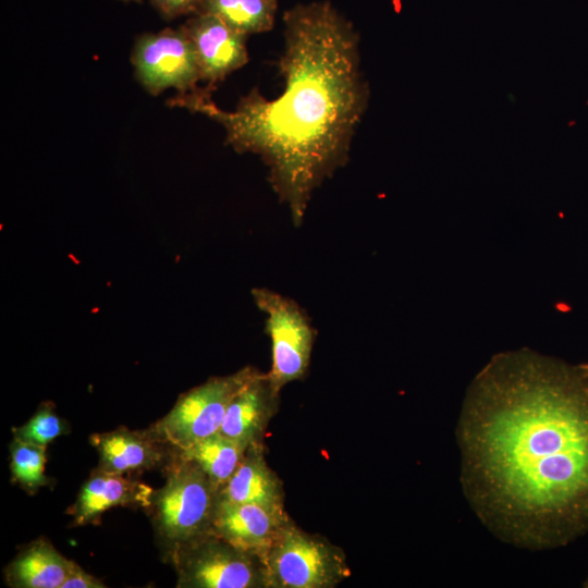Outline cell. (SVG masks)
<instances>
[{
	"mask_svg": "<svg viewBox=\"0 0 588 588\" xmlns=\"http://www.w3.org/2000/svg\"><path fill=\"white\" fill-rule=\"evenodd\" d=\"M461 482L503 541L556 546L588 525V371L527 348L494 355L456 428Z\"/></svg>",
	"mask_w": 588,
	"mask_h": 588,
	"instance_id": "cell-1",
	"label": "cell"
},
{
	"mask_svg": "<svg viewBox=\"0 0 588 588\" xmlns=\"http://www.w3.org/2000/svg\"><path fill=\"white\" fill-rule=\"evenodd\" d=\"M283 22L279 69L285 85L278 97L266 99L252 89L225 111L213 102L212 89L197 87L169 105L212 119L235 151L258 155L273 191L299 225L314 191L345 166L368 88L359 68L358 34L331 2L296 4Z\"/></svg>",
	"mask_w": 588,
	"mask_h": 588,
	"instance_id": "cell-2",
	"label": "cell"
},
{
	"mask_svg": "<svg viewBox=\"0 0 588 588\" xmlns=\"http://www.w3.org/2000/svg\"><path fill=\"white\" fill-rule=\"evenodd\" d=\"M166 482L146 509L167 559L183 543L212 531L220 489L193 462L174 454Z\"/></svg>",
	"mask_w": 588,
	"mask_h": 588,
	"instance_id": "cell-3",
	"label": "cell"
},
{
	"mask_svg": "<svg viewBox=\"0 0 588 588\" xmlns=\"http://www.w3.org/2000/svg\"><path fill=\"white\" fill-rule=\"evenodd\" d=\"M267 588H333L351 575L345 552L289 516L261 559Z\"/></svg>",
	"mask_w": 588,
	"mask_h": 588,
	"instance_id": "cell-4",
	"label": "cell"
},
{
	"mask_svg": "<svg viewBox=\"0 0 588 588\" xmlns=\"http://www.w3.org/2000/svg\"><path fill=\"white\" fill-rule=\"evenodd\" d=\"M168 560L179 588H267L261 559L212 531L183 543Z\"/></svg>",
	"mask_w": 588,
	"mask_h": 588,
	"instance_id": "cell-5",
	"label": "cell"
},
{
	"mask_svg": "<svg viewBox=\"0 0 588 588\" xmlns=\"http://www.w3.org/2000/svg\"><path fill=\"white\" fill-rule=\"evenodd\" d=\"M255 371L246 366L232 375L208 379L183 393L172 409L151 427L177 451L219 432L232 397Z\"/></svg>",
	"mask_w": 588,
	"mask_h": 588,
	"instance_id": "cell-6",
	"label": "cell"
},
{
	"mask_svg": "<svg viewBox=\"0 0 588 588\" xmlns=\"http://www.w3.org/2000/svg\"><path fill=\"white\" fill-rule=\"evenodd\" d=\"M252 295L266 314V333L271 340V368L267 375L280 392L307 373L316 331L293 299L266 287L253 289Z\"/></svg>",
	"mask_w": 588,
	"mask_h": 588,
	"instance_id": "cell-7",
	"label": "cell"
},
{
	"mask_svg": "<svg viewBox=\"0 0 588 588\" xmlns=\"http://www.w3.org/2000/svg\"><path fill=\"white\" fill-rule=\"evenodd\" d=\"M132 63L142 86L151 95L167 88L184 94L201 81L198 59L182 27L140 35L134 45Z\"/></svg>",
	"mask_w": 588,
	"mask_h": 588,
	"instance_id": "cell-8",
	"label": "cell"
},
{
	"mask_svg": "<svg viewBox=\"0 0 588 588\" xmlns=\"http://www.w3.org/2000/svg\"><path fill=\"white\" fill-rule=\"evenodd\" d=\"M195 49L201 81L213 87L248 62L247 36L228 26L219 17L194 14L181 26Z\"/></svg>",
	"mask_w": 588,
	"mask_h": 588,
	"instance_id": "cell-9",
	"label": "cell"
},
{
	"mask_svg": "<svg viewBox=\"0 0 588 588\" xmlns=\"http://www.w3.org/2000/svg\"><path fill=\"white\" fill-rule=\"evenodd\" d=\"M89 440L99 455L96 469L109 474L128 475L164 468L174 454L152 427L145 430L119 427L94 433Z\"/></svg>",
	"mask_w": 588,
	"mask_h": 588,
	"instance_id": "cell-10",
	"label": "cell"
},
{
	"mask_svg": "<svg viewBox=\"0 0 588 588\" xmlns=\"http://www.w3.org/2000/svg\"><path fill=\"white\" fill-rule=\"evenodd\" d=\"M279 394L268 375L256 369L232 397L219 433L247 448L262 443L278 411Z\"/></svg>",
	"mask_w": 588,
	"mask_h": 588,
	"instance_id": "cell-11",
	"label": "cell"
},
{
	"mask_svg": "<svg viewBox=\"0 0 588 588\" xmlns=\"http://www.w3.org/2000/svg\"><path fill=\"white\" fill-rule=\"evenodd\" d=\"M287 518V514H275L256 504L219 498L212 532L235 548L262 559Z\"/></svg>",
	"mask_w": 588,
	"mask_h": 588,
	"instance_id": "cell-12",
	"label": "cell"
},
{
	"mask_svg": "<svg viewBox=\"0 0 588 588\" xmlns=\"http://www.w3.org/2000/svg\"><path fill=\"white\" fill-rule=\"evenodd\" d=\"M154 490L126 475L109 474L95 468L68 512L73 517V526L95 524L106 511L113 507L147 509Z\"/></svg>",
	"mask_w": 588,
	"mask_h": 588,
	"instance_id": "cell-13",
	"label": "cell"
},
{
	"mask_svg": "<svg viewBox=\"0 0 588 588\" xmlns=\"http://www.w3.org/2000/svg\"><path fill=\"white\" fill-rule=\"evenodd\" d=\"M219 498L234 503L256 504L275 514H286L283 483L267 463L262 443L247 448L240 465L220 489Z\"/></svg>",
	"mask_w": 588,
	"mask_h": 588,
	"instance_id": "cell-14",
	"label": "cell"
},
{
	"mask_svg": "<svg viewBox=\"0 0 588 588\" xmlns=\"http://www.w3.org/2000/svg\"><path fill=\"white\" fill-rule=\"evenodd\" d=\"M72 563L40 538L20 550L5 567L4 577L13 588H61Z\"/></svg>",
	"mask_w": 588,
	"mask_h": 588,
	"instance_id": "cell-15",
	"label": "cell"
},
{
	"mask_svg": "<svg viewBox=\"0 0 588 588\" xmlns=\"http://www.w3.org/2000/svg\"><path fill=\"white\" fill-rule=\"evenodd\" d=\"M247 446L217 432L184 450L179 456L196 464L221 489L240 465Z\"/></svg>",
	"mask_w": 588,
	"mask_h": 588,
	"instance_id": "cell-16",
	"label": "cell"
},
{
	"mask_svg": "<svg viewBox=\"0 0 588 588\" xmlns=\"http://www.w3.org/2000/svg\"><path fill=\"white\" fill-rule=\"evenodd\" d=\"M277 9V0H201L197 14H212L248 36L270 30Z\"/></svg>",
	"mask_w": 588,
	"mask_h": 588,
	"instance_id": "cell-17",
	"label": "cell"
},
{
	"mask_svg": "<svg viewBox=\"0 0 588 588\" xmlns=\"http://www.w3.org/2000/svg\"><path fill=\"white\" fill-rule=\"evenodd\" d=\"M47 448L23 442L13 438L10 443V468L12 480L28 493L50 486L52 478L45 474Z\"/></svg>",
	"mask_w": 588,
	"mask_h": 588,
	"instance_id": "cell-18",
	"label": "cell"
},
{
	"mask_svg": "<svg viewBox=\"0 0 588 588\" xmlns=\"http://www.w3.org/2000/svg\"><path fill=\"white\" fill-rule=\"evenodd\" d=\"M13 438L47 448L56 438L70 432L65 419L59 416L50 402L42 403L22 426L12 429Z\"/></svg>",
	"mask_w": 588,
	"mask_h": 588,
	"instance_id": "cell-19",
	"label": "cell"
},
{
	"mask_svg": "<svg viewBox=\"0 0 588 588\" xmlns=\"http://www.w3.org/2000/svg\"><path fill=\"white\" fill-rule=\"evenodd\" d=\"M152 5L166 19H175L186 14H197L201 0H150Z\"/></svg>",
	"mask_w": 588,
	"mask_h": 588,
	"instance_id": "cell-20",
	"label": "cell"
},
{
	"mask_svg": "<svg viewBox=\"0 0 588 588\" xmlns=\"http://www.w3.org/2000/svg\"><path fill=\"white\" fill-rule=\"evenodd\" d=\"M100 579L84 571L74 561L61 588H105Z\"/></svg>",
	"mask_w": 588,
	"mask_h": 588,
	"instance_id": "cell-21",
	"label": "cell"
},
{
	"mask_svg": "<svg viewBox=\"0 0 588 588\" xmlns=\"http://www.w3.org/2000/svg\"><path fill=\"white\" fill-rule=\"evenodd\" d=\"M584 368L588 371V365L584 366Z\"/></svg>",
	"mask_w": 588,
	"mask_h": 588,
	"instance_id": "cell-22",
	"label": "cell"
},
{
	"mask_svg": "<svg viewBox=\"0 0 588 588\" xmlns=\"http://www.w3.org/2000/svg\"><path fill=\"white\" fill-rule=\"evenodd\" d=\"M123 1H133V0H123Z\"/></svg>",
	"mask_w": 588,
	"mask_h": 588,
	"instance_id": "cell-23",
	"label": "cell"
}]
</instances>
